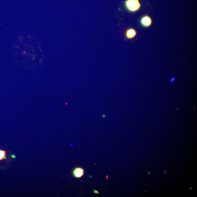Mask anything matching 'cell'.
I'll return each instance as SVG.
<instances>
[{"instance_id": "2", "label": "cell", "mask_w": 197, "mask_h": 197, "mask_svg": "<svg viewBox=\"0 0 197 197\" xmlns=\"http://www.w3.org/2000/svg\"><path fill=\"white\" fill-rule=\"evenodd\" d=\"M140 23L143 27L148 28L152 24V20L149 16L144 15L141 18Z\"/></svg>"}, {"instance_id": "3", "label": "cell", "mask_w": 197, "mask_h": 197, "mask_svg": "<svg viewBox=\"0 0 197 197\" xmlns=\"http://www.w3.org/2000/svg\"><path fill=\"white\" fill-rule=\"evenodd\" d=\"M84 174V169L81 167H76L72 171V174L75 178H80Z\"/></svg>"}, {"instance_id": "5", "label": "cell", "mask_w": 197, "mask_h": 197, "mask_svg": "<svg viewBox=\"0 0 197 197\" xmlns=\"http://www.w3.org/2000/svg\"><path fill=\"white\" fill-rule=\"evenodd\" d=\"M7 152L3 150L0 149V161L7 159Z\"/></svg>"}, {"instance_id": "1", "label": "cell", "mask_w": 197, "mask_h": 197, "mask_svg": "<svg viewBox=\"0 0 197 197\" xmlns=\"http://www.w3.org/2000/svg\"><path fill=\"white\" fill-rule=\"evenodd\" d=\"M125 5L127 10L131 13L136 12L141 7L139 0H126Z\"/></svg>"}, {"instance_id": "7", "label": "cell", "mask_w": 197, "mask_h": 197, "mask_svg": "<svg viewBox=\"0 0 197 197\" xmlns=\"http://www.w3.org/2000/svg\"><path fill=\"white\" fill-rule=\"evenodd\" d=\"M174 80V78H173V79L172 78V80H171V82H172L173 81V80Z\"/></svg>"}, {"instance_id": "4", "label": "cell", "mask_w": 197, "mask_h": 197, "mask_svg": "<svg viewBox=\"0 0 197 197\" xmlns=\"http://www.w3.org/2000/svg\"><path fill=\"white\" fill-rule=\"evenodd\" d=\"M137 32L135 29L132 28L128 29L125 33L126 38L131 39L134 38L137 35Z\"/></svg>"}, {"instance_id": "6", "label": "cell", "mask_w": 197, "mask_h": 197, "mask_svg": "<svg viewBox=\"0 0 197 197\" xmlns=\"http://www.w3.org/2000/svg\"><path fill=\"white\" fill-rule=\"evenodd\" d=\"M93 193L94 194H99V192L97 190H93Z\"/></svg>"}]
</instances>
